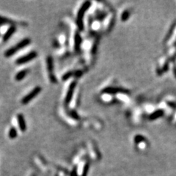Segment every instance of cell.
I'll return each instance as SVG.
<instances>
[{
  "label": "cell",
  "mask_w": 176,
  "mask_h": 176,
  "mask_svg": "<svg viewBox=\"0 0 176 176\" xmlns=\"http://www.w3.org/2000/svg\"><path fill=\"white\" fill-rule=\"evenodd\" d=\"M16 26H10V27L8 28V29L6 31V32L4 34L3 38H2V40H3L4 42H6V41H8L12 36L13 35V34L16 32Z\"/></svg>",
  "instance_id": "obj_6"
},
{
  "label": "cell",
  "mask_w": 176,
  "mask_h": 176,
  "mask_svg": "<svg viewBox=\"0 0 176 176\" xmlns=\"http://www.w3.org/2000/svg\"><path fill=\"white\" fill-rule=\"evenodd\" d=\"M29 71V69H23V70H20L19 72H18V73L16 74V76H15V79H16V81L19 82V81L23 80L24 79L26 76Z\"/></svg>",
  "instance_id": "obj_7"
},
{
  "label": "cell",
  "mask_w": 176,
  "mask_h": 176,
  "mask_svg": "<svg viewBox=\"0 0 176 176\" xmlns=\"http://www.w3.org/2000/svg\"><path fill=\"white\" fill-rule=\"evenodd\" d=\"M17 120H18V126H19V129L22 132L26 131V123L25 120L24 116L22 114H17Z\"/></svg>",
  "instance_id": "obj_5"
},
{
  "label": "cell",
  "mask_w": 176,
  "mask_h": 176,
  "mask_svg": "<svg viewBox=\"0 0 176 176\" xmlns=\"http://www.w3.org/2000/svg\"><path fill=\"white\" fill-rule=\"evenodd\" d=\"M16 24V21L10 19V18H7V17H3L0 16V25L10 24L11 26H15Z\"/></svg>",
  "instance_id": "obj_8"
},
{
  "label": "cell",
  "mask_w": 176,
  "mask_h": 176,
  "mask_svg": "<svg viewBox=\"0 0 176 176\" xmlns=\"http://www.w3.org/2000/svg\"><path fill=\"white\" fill-rule=\"evenodd\" d=\"M41 90H42V88L41 87H35L31 92H29L27 95H26L24 97H23V98L21 99V104H29L32 100L34 99L36 96H38V95L41 93Z\"/></svg>",
  "instance_id": "obj_3"
},
{
  "label": "cell",
  "mask_w": 176,
  "mask_h": 176,
  "mask_svg": "<svg viewBox=\"0 0 176 176\" xmlns=\"http://www.w3.org/2000/svg\"><path fill=\"white\" fill-rule=\"evenodd\" d=\"M161 114H162V113H161V111H158V112H156V114H153V115L151 116V117H152L151 118H153V117H154L153 118H156V117H158V116L161 115Z\"/></svg>",
  "instance_id": "obj_11"
},
{
  "label": "cell",
  "mask_w": 176,
  "mask_h": 176,
  "mask_svg": "<svg viewBox=\"0 0 176 176\" xmlns=\"http://www.w3.org/2000/svg\"><path fill=\"white\" fill-rule=\"evenodd\" d=\"M8 136L10 137V139H15L16 138L17 136H18V131H17V129L13 126L10 129L8 132Z\"/></svg>",
  "instance_id": "obj_9"
},
{
  "label": "cell",
  "mask_w": 176,
  "mask_h": 176,
  "mask_svg": "<svg viewBox=\"0 0 176 176\" xmlns=\"http://www.w3.org/2000/svg\"><path fill=\"white\" fill-rule=\"evenodd\" d=\"M31 43V40L29 38H24V39L21 40L19 43L13 46V47L10 48L5 52V56L6 57H10L13 56L14 54H16L17 51L21 50V49H24L26 46H27L28 45H29Z\"/></svg>",
  "instance_id": "obj_1"
},
{
  "label": "cell",
  "mask_w": 176,
  "mask_h": 176,
  "mask_svg": "<svg viewBox=\"0 0 176 176\" xmlns=\"http://www.w3.org/2000/svg\"><path fill=\"white\" fill-rule=\"evenodd\" d=\"M38 56V53L35 51H32L28 54H25L24 56H21L19 58H18L16 60V64L18 65H23V64L27 63V62H30V61L33 60L34 59H35Z\"/></svg>",
  "instance_id": "obj_2"
},
{
  "label": "cell",
  "mask_w": 176,
  "mask_h": 176,
  "mask_svg": "<svg viewBox=\"0 0 176 176\" xmlns=\"http://www.w3.org/2000/svg\"><path fill=\"white\" fill-rule=\"evenodd\" d=\"M90 5V2H86L85 5L82 6V7L81 8V10H79V13L78 14V18H77V24H78V26L80 29H82L83 26H82V18H83V16L85 14V11L87 9V7Z\"/></svg>",
  "instance_id": "obj_4"
},
{
  "label": "cell",
  "mask_w": 176,
  "mask_h": 176,
  "mask_svg": "<svg viewBox=\"0 0 176 176\" xmlns=\"http://www.w3.org/2000/svg\"><path fill=\"white\" fill-rule=\"evenodd\" d=\"M74 86H75V84H74V83L72 84V85L70 86V89H69L68 92L67 96H66V98H65V101H66V103H68L69 101H70V99H71L72 94H73V88H74Z\"/></svg>",
  "instance_id": "obj_10"
}]
</instances>
